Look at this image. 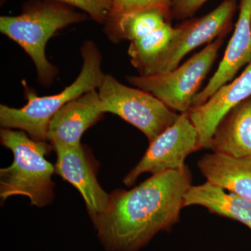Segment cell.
<instances>
[{"label":"cell","mask_w":251,"mask_h":251,"mask_svg":"<svg viewBox=\"0 0 251 251\" xmlns=\"http://www.w3.org/2000/svg\"><path fill=\"white\" fill-rule=\"evenodd\" d=\"M206 181L251 201V155L233 156L206 153L198 162Z\"/></svg>","instance_id":"13"},{"label":"cell","mask_w":251,"mask_h":251,"mask_svg":"<svg viewBox=\"0 0 251 251\" xmlns=\"http://www.w3.org/2000/svg\"><path fill=\"white\" fill-rule=\"evenodd\" d=\"M87 16L72 6L45 0L29 5L21 15L0 17V31L21 46L32 59L41 84L52 83L57 69L46 58V46L59 29L85 21Z\"/></svg>","instance_id":"4"},{"label":"cell","mask_w":251,"mask_h":251,"mask_svg":"<svg viewBox=\"0 0 251 251\" xmlns=\"http://www.w3.org/2000/svg\"><path fill=\"white\" fill-rule=\"evenodd\" d=\"M77 8L99 23H106L112 9V0H51Z\"/></svg>","instance_id":"19"},{"label":"cell","mask_w":251,"mask_h":251,"mask_svg":"<svg viewBox=\"0 0 251 251\" xmlns=\"http://www.w3.org/2000/svg\"><path fill=\"white\" fill-rule=\"evenodd\" d=\"M209 149L229 156H251V96L226 114L214 132Z\"/></svg>","instance_id":"15"},{"label":"cell","mask_w":251,"mask_h":251,"mask_svg":"<svg viewBox=\"0 0 251 251\" xmlns=\"http://www.w3.org/2000/svg\"><path fill=\"white\" fill-rule=\"evenodd\" d=\"M223 44L224 36L217 38L172 72L149 76H129L127 80L135 87L152 94L173 111L187 112Z\"/></svg>","instance_id":"5"},{"label":"cell","mask_w":251,"mask_h":251,"mask_svg":"<svg viewBox=\"0 0 251 251\" xmlns=\"http://www.w3.org/2000/svg\"><path fill=\"white\" fill-rule=\"evenodd\" d=\"M172 1L173 0H112V9L109 19L150 9L160 10L171 16Z\"/></svg>","instance_id":"18"},{"label":"cell","mask_w":251,"mask_h":251,"mask_svg":"<svg viewBox=\"0 0 251 251\" xmlns=\"http://www.w3.org/2000/svg\"><path fill=\"white\" fill-rule=\"evenodd\" d=\"M57 161L54 173L73 185L80 193L91 219L108 208L110 195L100 187L97 179L98 163L82 144L77 146H54Z\"/></svg>","instance_id":"9"},{"label":"cell","mask_w":251,"mask_h":251,"mask_svg":"<svg viewBox=\"0 0 251 251\" xmlns=\"http://www.w3.org/2000/svg\"><path fill=\"white\" fill-rule=\"evenodd\" d=\"M1 143L14 155L11 166L0 170L1 202L14 196L30 200L31 205L41 208L53 201L54 166L46 158L53 150L48 142L31 139L23 130L1 128Z\"/></svg>","instance_id":"2"},{"label":"cell","mask_w":251,"mask_h":251,"mask_svg":"<svg viewBox=\"0 0 251 251\" xmlns=\"http://www.w3.org/2000/svg\"><path fill=\"white\" fill-rule=\"evenodd\" d=\"M208 0H173L171 12L172 18L184 21L191 18Z\"/></svg>","instance_id":"20"},{"label":"cell","mask_w":251,"mask_h":251,"mask_svg":"<svg viewBox=\"0 0 251 251\" xmlns=\"http://www.w3.org/2000/svg\"><path fill=\"white\" fill-rule=\"evenodd\" d=\"M98 90L104 111L134 126L150 143L171 126L180 115L152 94L123 85L110 75H105Z\"/></svg>","instance_id":"6"},{"label":"cell","mask_w":251,"mask_h":251,"mask_svg":"<svg viewBox=\"0 0 251 251\" xmlns=\"http://www.w3.org/2000/svg\"><path fill=\"white\" fill-rule=\"evenodd\" d=\"M103 103L97 90L66 104L50 122L47 142L54 146H77L84 133L101 119Z\"/></svg>","instance_id":"11"},{"label":"cell","mask_w":251,"mask_h":251,"mask_svg":"<svg viewBox=\"0 0 251 251\" xmlns=\"http://www.w3.org/2000/svg\"><path fill=\"white\" fill-rule=\"evenodd\" d=\"M192 175L187 166L151 175L129 191L110 194L106 210L92 219L109 251H137L179 220Z\"/></svg>","instance_id":"1"},{"label":"cell","mask_w":251,"mask_h":251,"mask_svg":"<svg viewBox=\"0 0 251 251\" xmlns=\"http://www.w3.org/2000/svg\"><path fill=\"white\" fill-rule=\"evenodd\" d=\"M171 15L157 9L145 10L120 17L110 18L105 27V34L114 42L133 41L171 23Z\"/></svg>","instance_id":"16"},{"label":"cell","mask_w":251,"mask_h":251,"mask_svg":"<svg viewBox=\"0 0 251 251\" xmlns=\"http://www.w3.org/2000/svg\"><path fill=\"white\" fill-rule=\"evenodd\" d=\"M251 96V62L232 82L220 87L202 105L188 110L190 120L198 130L201 149H209L214 132L226 114Z\"/></svg>","instance_id":"10"},{"label":"cell","mask_w":251,"mask_h":251,"mask_svg":"<svg viewBox=\"0 0 251 251\" xmlns=\"http://www.w3.org/2000/svg\"><path fill=\"white\" fill-rule=\"evenodd\" d=\"M251 62V0H241L239 18L232 37L215 74L193 99L192 107L202 105L220 87L232 81Z\"/></svg>","instance_id":"12"},{"label":"cell","mask_w":251,"mask_h":251,"mask_svg":"<svg viewBox=\"0 0 251 251\" xmlns=\"http://www.w3.org/2000/svg\"><path fill=\"white\" fill-rule=\"evenodd\" d=\"M174 33L175 27L169 23L143 38L130 41L128 56L130 63L139 72L140 75H150L155 63L169 44Z\"/></svg>","instance_id":"17"},{"label":"cell","mask_w":251,"mask_h":251,"mask_svg":"<svg viewBox=\"0 0 251 251\" xmlns=\"http://www.w3.org/2000/svg\"><path fill=\"white\" fill-rule=\"evenodd\" d=\"M236 9L237 0H224L209 14L187 20L175 27L174 35L149 75L172 72L193 50L224 37L232 28Z\"/></svg>","instance_id":"7"},{"label":"cell","mask_w":251,"mask_h":251,"mask_svg":"<svg viewBox=\"0 0 251 251\" xmlns=\"http://www.w3.org/2000/svg\"><path fill=\"white\" fill-rule=\"evenodd\" d=\"M198 205L211 214L234 220L251 230V201L206 181L188 188L184 196V206Z\"/></svg>","instance_id":"14"},{"label":"cell","mask_w":251,"mask_h":251,"mask_svg":"<svg viewBox=\"0 0 251 251\" xmlns=\"http://www.w3.org/2000/svg\"><path fill=\"white\" fill-rule=\"evenodd\" d=\"M199 150L198 130L188 112L181 113L171 126L150 143L139 163L125 176L124 183L131 186L144 173L155 175L182 169L186 166V158Z\"/></svg>","instance_id":"8"},{"label":"cell","mask_w":251,"mask_h":251,"mask_svg":"<svg viewBox=\"0 0 251 251\" xmlns=\"http://www.w3.org/2000/svg\"><path fill=\"white\" fill-rule=\"evenodd\" d=\"M81 54L83 64L80 74L60 93L40 97L29 92L27 103L21 108L1 105V128H18L31 139L47 142L50 122L54 115L66 104L99 89L105 76L101 70V54L92 41H86L82 45Z\"/></svg>","instance_id":"3"}]
</instances>
